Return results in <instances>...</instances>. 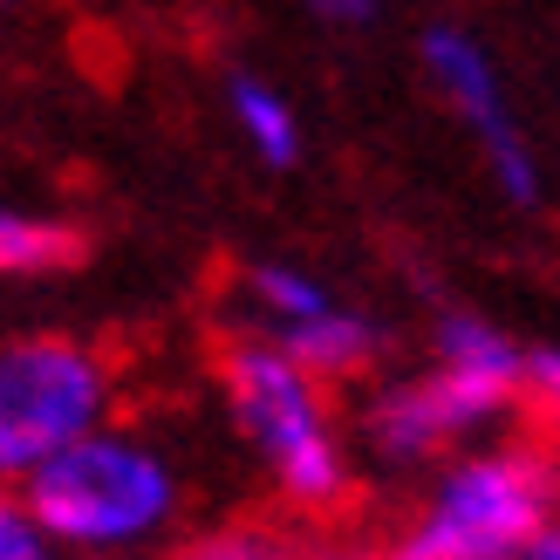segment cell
Segmentation results:
<instances>
[{
	"label": "cell",
	"mask_w": 560,
	"mask_h": 560,
	"mask_svg": "<svg viewBox=\"0 0 560 560\" xmlns=\"http://www.w3.org/2000/svg\"><path fill=\"white\" fill-rule=\"evenodd\" d=\"M240 294H246V315H254L260 335L267 328H288V322H301V315H315V307L335 301L328 280L294 267V260H254V267L240 273Z\"/></svg>",
	"instance_id": "8fae6325"
},
{
	"label": "cell",
	"mask_w": 560,
	"mask_h": 560,
	"mask_svg": "<svg viewBox=\"0 0 560 560\" xmlns=\"http://www.w3.org/2000/svg\"><path fill=\"white\" fill-rule=\"evenodd\" d=\"M553 397H560V349L526 342V410H553Z\"/></svg>",
	"instance_id": "5bb4252c"
},
{
	"label": "cell",
	"mask_w": 560,
	"mask_h": 560,
	"mask_svg": "<svg viewBox=\"0 0 560 560\" xmlns=\"http://www.w3.org/2000/svg\"><path fill=\"white\" fill-rule=\"evenodd\" d=\"M553 452L540 438H479L431 471L417 520L389 540V560H506L553 520Z\"/></svg>",
	"instance_id": "3957f363"
},
{
	"label": "cell",
	"mask_w": 560,
	"mask_h": 560,
	"mask_svg": "<svg viewBox=\"0 0 560 560\" xmlns=\"http://www.w3.org/2000/svg\"><path fill=\"white\" fill-rule=\"evenodd\" d=\"M307 14H315L322 27H342V35H362L376 14H383V0H301Z\"/></svg>",
	"instance_id": "9a60e30c"
},
{
	"label": "cell",
	"mask_w": 560,
	"mask_h": 560,
	"mask_svg": "<svg viewBox=\"0 0 560 560\" xmlns=\"http://www.w3.org/2000/svg\"><path fill=\"white\" fill-rule=\"evenodd\" d=\"M117 417V370L82 335H8L0 342V486H21L69 438Z\"/></svg>",
	"instance_id": "277c9868"
},
{
	"label": "cell",
	"mask_w": 560,
	"mask_h": 560,
	"mask_svg": "<svg viewBox=\"0 0 560 560\" xmlns=\"http://www.w3.org/2000/svg\"><path fill=\"white\" fill-rule=\"evenodd\" d=\"M0 8H14V0H0Z\"/></svg>",
	"instance_id": "ac0fdd59"
},
{
	"label": "cell",
	"mask_w": 560,
	"mask_h": 560,
	"mask_svg": "<svg viewBox=\"0 0 560 560\" xmlns=\"http://www.w3.org/2000/svg\"><path fill=\"white\" fill-rule=\"evenodd\" d=\"M267 342L280 349V355H294L315 383H355V376H370L376 362H383V349H389V335L362 315V307H349L342 294H335L328 307H315V315H301V322H288V328H267Z\"/></svg>",
	"instance_id": "52a82bcc"
},
{
	"label": "cell",
	"mask_w": 560,
	"mask_h": 560,
	"mask_svg": "<svg viewBox=\"0 0 560 560\" xmlns=\"http://www.w3.org/2000/svg\"><path fill=\"white\" fill-rule=\"evenodd\" d=\"M506 560H560V526L547 520V526H540V534H534V540H520V547H513Z\"/></svg>",
	"instance_id": "e0dca14e"
},
{
	"label": "cell",
	"mask_w": 560,
	"mask_h": 560,
	"mask_svg": "<svg viewBox=\"0 0 560 560\" xmlns=\"http://www.w3.org/2000/svg\"><path fill=\"white\" fill-rule=\"evenodd\" d=\"M226 117L240 130V144L254 151L267 172H301L307 130H301V109L288 103V90H273V82L254 75V69H233L226 75Z\"/></svg>",
	"instance_id": "ba28073f"
},
{
	"label": "cell",
	"mask_w": 560,
	"mask_h": 560,
	"mask_svg": "<svg viewBox=\"0 0 560 560\" xmlns=\"http://www.w3.org/2000/svg\"><path fill=\"white\" fill-rule=\"evenodd\" d=\"M417 69H424L431 96L458 117V130L471 137V151H479L499 199L513 212H540L547 206V172H540V151L520 124L513 90L492 62V48L471 35L465 21H431L424 35H417Z\"/></svg>",
	"instance_id": "8992f818"
},
{
	"label": "cell",
	"mask_w": 560,
	"mask_h": 560,
	"mask_svg": "<svg viewBox=\"0 0 560 560\" xmlns=\"http://www.w3.org/2000/svg\"><path fill=\"white\" fill-rule=\"evenodd\" d=\"M280 553H288V540H280L273 526H260V520H219V526H206V534L178 540L164 560H280Z\"/></svg>",
	"instance_id": "7c38bea8"
},
{
	"label": "cell",
	"mask_w": 560,
	"mask_h": 560,
	"mask_svg": "<svg viewBox=\"0 0 560 560\" xmlns=\"http://www.w3.org/2000/svg\"><path fill=\"white\" fill-rule=\"evenodd\" d=\"M520 410H526L520 389L431 362L417 376L376 383L355 410V438H362V458H376L383 471H424V465L452 458L479 438L513 431Z\"/></svg>",
	"instance_id": "5b68a950"
},
{
	"label": "cell",
	"mask_w": 560,
	"mask_h": 560,
	"mask_svg": "<svg viewBox=\"0 0 560 560\" xmlns=\"http://www.w3.org/2000/svg\"><path fill=\"white\" fill-rule=\"evenodd\" d=\"M90 260V233L55 212L0 206V280H55Z\"/></svg>",
	"instance_id": "30bf717a"
},
{
	"label": "cell",
	"mask_w": 560,
	"mask_h": 560,
	"mask_svg": "<svg viewBox=\"0 0 560 560\" xmlns=\"http://www.w3.org/2000/svg\"><path fill=\"white\" fill-rule=\"evenodd\" d=\"M431 362L492 376V383L520 389V404H526V342L506 322L479 315V307H438V322H431Z\"/></svg>",
	"instance_id": "9c48e42d"
},
{
	"label": "cell",
	"mask_w": 560,
	"mask_h": 560,
	"mask_svg": "<svg viewBox=\"0 0 560 560\" xmlns=\"http://www.w3.org/2000/svg\"><path fill=\"white\" fill-rule=\"evenodd\" d=\"M0 560H69V553L35 526V513L21 506L14 486H0Z\"/></svg>",
	"instance_id": "4fadbf2b"
},
{
	"label": "cell",
	"mask_w": 560,
	"mask_h": 560,
	"mask_svg": "<svg viewBox=\"0 0 560 560\" xmlns=\"http://www.w3.org/2000/svg\"><path fill=\"white\" fill-rule=\"evenodd\" d=\"M280 560H389V547H342V540H322V547H288Z\"/></svg>",
	"instance_id": "2e32d148"
},
{
	"label": "cell",
	"mask_w": 560,
	"mask_h": 560,
	"mask_svg": "<svg viewBox=\"0 0 560 560\" xmlns=\"http://www.w3.org/2000/svg\"><path fill=\"white\" fill-rule=\"evenodd\" d=\"M35 526L69 560H137L158 553L185 520V471L158 438L124 431L117 417L69 438L14 486Z\"/></svg>",
	"instance_id": "6da1fadb"
},
{
	"label": "cell",
	"mask_w": 560,
	"mask_h": 560,
	"mask_svg": "<svg viewBox=\"0 0 560 560\" xmlns=\"http://www.w3.org/2000/svg\"><path fill=\"white\" fill-rule=\"evenodd\" d=\"M219 389H226L233 431L246 438L288 513L322 520L355 492V458L328 404V383H315L294 355H280L260 328H240L219 349Z\"/></svg>",
	"instance_id": "7a4b0ae2"
}]
</instances>
